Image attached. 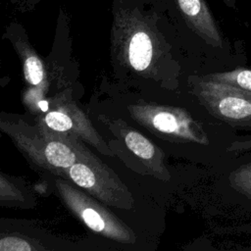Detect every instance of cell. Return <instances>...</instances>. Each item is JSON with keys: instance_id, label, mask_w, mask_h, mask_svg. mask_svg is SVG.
<instances>
[{"instance_id": "cell-1", "label": "cell", "mask_w": 251, "mask_h": 251, "mask_svg": "<svg viewBox=\"0 0 251 251\" xmlns=\"http://www.w3.org/2000/svg\"><path fill=\"white\" fill-rule=\"evenodd\" d=\"M111 53L119 66L157 79L161 67L176 66L178 34L155 0H113Z\"/></svg>"}, {"instance_id": "cell-12", "label": "cell", "mask_w": 251, "mask_h": 251, "mask_svg": "<svg viewBox=\"0 0 251 251\" xmlns=\"http://www.w3.org/2000/svg\"><path fill=\"white\" fill-rule=\"evenodd\" d=\"M229 183L234 190L251 199V162L232 171Z\"/></svg>"}, {"instance_id": "cell-4", "label": "cell", "mask_w": 251, "mask_h": 251, "mask_svg": "<svg viewBox=\"0 0 251 251\" xmlns=\"http://www.w3.org/2000/svg\"><path fill=\"white\" fill-rule=\"evenodd\" d=\"M61 176L105 205L125 210L134 205L128 188L100 159L75 163L64 170Z\"/></svg>"}, {"instance_id": "cell-11", "label": "cell", "mask_w": 251, "mask_h": 251, "mask_svg": "<svg viewBox=\"0 0 251 251\" xmlns=\"http://www.w3.org/2000/svg\"><path fill=\"white\" fill-rule=\"evenodd\" d=\"M206 78L226 83L251 93V70L237 68L232 71L214 73L205 75Z\"/></svg>"}, {"instance_id": "cell-13", "label": "cell", "mask_w": 251, "mask_h": 251, "mask_svg": "<svg viewBox=\"0 0 251 251\" xmlns=\"http://www.w3.org/2000/svg\"><path fill=\"white\" fill-rule=\"evenodd\" d=\"M46 250L45 247L31 240L18 235H2L0 239V251H38Z\"/></svg>"}, {"instance_id": "cell-14", "label": "cell", "mask_w": 251, "mask_h": 251, "mask_svg": "<svg viewBox=\"0 0 251 251\" xmlns=\"http://www.w3.org/2000/svg\"><path fill=\"white\" fill-rule=\"evenodd\" d=\"M25 195L21 189L3 173L0 176V200L4 205L5 202H25Z\"/></svg>"}, {"instance_id": "cell-16", "label": "cell", "mask_w": 251, "mask_h": 251, "mask_svg": "<svg viewBox=\"0 0 251 251\" xmlns=\"http://www.w3.org/2000/svg\"><path fill=\"white\" fill-rule=\"evenodd\" d=\"M226 6H228V7H231V8H233L234 7V4H235V1L236 0H222Z\"/></svg>"}, {"instance_id": "cell-7", "label": "cell", "mask_w": 251, "mask_h": 251, "mask_svg": "<svg viewBox=\"0 0 251 251\" xmlns=\"http://www.w3.org/2000/svg\"><path fill=\"white\" fill-rule=\"evenodd\" d=\"M177 33L193 35L205 44L222 48L224 39L206 0H155Z\"/></svg>"}, {"instance_id": "cell-9", "label": "cell", "mask_w": 251, "mask_h": 251, "mask_svg": "<svg viewBox=\"0 0 251 251\" xmlns=\"http://www.w3.org/2000/svg\"><path fill=\"white\" fill-rule=\"evenodd\" d=\"M3 38L12 43L21 58L25 79L29 86L33 87L30 95L38 96L40 99L39 86L46 81L47 74L44 63L30 44L25 29L20 23L11 22L6 27Z\"/></svg>"}, {"instance_id": "cell-3", "label": "cell", "mask_w": 251, "mask_h": 251, "mask_svg": "<svg viewBox=\"0 0 251 251\" xmlns=\"http://www.w3.org/2000/svg\"><path fill=\"white\" fill-rule=\"evenodd\" d=\"M55 185L64 205L92 231L114 241L135 242L134 232L102 202L61 178L56 179Z\"/></svg>"}, {"instance_id": "cell-15", "label": "cell", "mask_w": 251, "mask_h": 251, "mask_svg": "<svg viewBox=\"0 0 251 251\" xmlns=\"http://www.w3.org/2000/svg\"><path fill=\"white\" fill-rule=\"evenodd\" d=\"M21 13H28L33 11L41 0H5Z\"/></svg>"}, {"instance_id": "cell-2", "label": "cell", "mask_w": 251, "mask_h": 251, "mask_svg": "<svg viewBox=\"0 0 251 251\" xmlns=\"http://www.w3.org/2000/svg\"><path fill=\"white\" fill-rule=\"evenodd\" d=\"M1 128L34 165L58 176L75 163L99 159L80 142L78 136L53 131L41 123L37 131H29L2 119Z\"/></svg>"}, {"instance_id": "cell-10", "label": "cell", "mask_w": 251, "mask_h": 251, "mask_svg": "<svg viewBox=\"0 0 251 251\" xmlns=\"http://www.w3.org/2000/svg\"><path fill=\"white\" fill-rule=\"evenodd\" d=\"M113 125L119 128V133L127 149L141 161L151 175L162 180L171 177L165 164L164 153L158 146L121 121L114 122Z\"/></svg>"}, {"instance_id": "cell-5", "label": "cell", "mask_w": 251, "mask_h": 251, "mask_svg": "<svg viewBox=\"0 0 251 251\" xmlns=\"http://www.w3.org/2000/svg\"><path fill=\"white\" fill-rule=\"evenodd\" d=\"M131 117L154 132L178 142L208 144V137L202 126L180 108L138 103L128 106Z\"/></svg>"}, {"instance_id": "cell-6", "label": "cell", "mask_w": 251, "mask_h": 251, "mask_svg": "<svg viewBox=\"0 0 251 251\" xmlns=\"http://www.w3.org/2000/svg\"><path fill=\"white\" fill-rule=\"evenodd\" d=\"M193 92L215 118L235 127L251 128V93L205 76L196 77Z\"/></svg>"}, {"instance_id": "cell-8", "label": "cell", "mask_w": 251, "mask_h": 251, "mask_svg": "<svg viewBox=\"0 0 251 251\" xmlns=\"http://www.w3.org/2000/svg\"><path fill=\"white\" fill-rule=\"evenodd\" d=\"M51 104L54 108L48 109L49 111L39 119V123L53 131L78 136L104 155H114L105 140L91 125L86 115L75 102L57 98Z\"/></svg>"}]
</instances>
